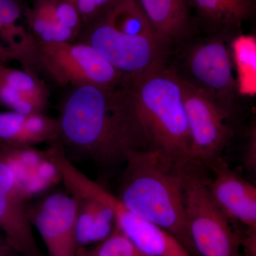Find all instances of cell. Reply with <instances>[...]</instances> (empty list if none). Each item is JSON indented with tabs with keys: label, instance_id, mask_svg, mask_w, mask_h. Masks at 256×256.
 <instances>
[{
	"label": "cell",
	"instance_id": "cell-25",
	"mask_svg": "<svg viewBox=\"0 0 256 256\" xmlns=\"http://www.w3.org/2000/svg\"><path fill=\"white\" fill-rule=\"evenodd\" d=\"M12 250L6 244L0 245V256H10Z\"/></svg>",
	"mask_w": 256,
	"mask_h": 256
},
{
	"label": "cell",
	"instance_id": "cell-2",
	"mask_svg": "<svg viewBox=\"0 0 256 256\" xmlns=\"http://www.w3.org/2000/svg\"><path fill=\"white\" fill-rule=\"evenodd\" d=\"M124 165L118 200L134 214L171 234L190 255L198 256L184 204V174L188 164L146 150L131 152Z\"/></svg>",
	"mask_w": 256,
	"mask_h": 256
},
{
	"label": "cell",
	"instance_id": "cell-1",
	"mask_svg": "<svg viewBox=\"0 0 256 256\" xmlns=\"http://www.w3.org/2000/svg\"><path fill=\"white\" fill-rule=\"evenodd\" d=\"M58 111V141L67 158L110 169L124 164L132 152L149 150L124 79L114 87L69 88Z\"/></svg>",
	"mask_w": 256,
	"mask_h": 256
},
{
	"label": "cell",
	"instance_id": "cell-24",
	"mask_svg": "<svg viewBox=\"0 0 256 256\" xmlns=\"http://www.w3.org/2000/svg\"><path fill=\"white\" fill-rule=\"evenodd\" d=\"M98 8L100 10L101 12L107 8L108 5L110 4L112 0H94Z\"/></svg>",
	"mask_w": 256,
	"mask_h": 256
},
{
	"label": "cell",
	"instance_id": "cell-23",
	"mask_svg": "<svg viewBox=\"0 0 256 256\" xmlns=\"http://www.w3.org/2000/svg\"><path fill=\"white\" fill-rule=\"evenodd\" d=\"M244 164L248 171H256V126H252L248 134L246 146L244 154Z\"/></svg>",
	"mask_w": 256,
	"mask_h": 256
},
{
	"label": "cell",
	"instance_id": "cell-16",
	"mask_svg": "<svg viewBox=\"0 0 256 256\" xmlns=\"http://www.w3.org/2000/svg\"><path fill=\"white\" fill-rule=\"evenodd\" d=\"M160 41L168 46L191 37L188 0H138Z\"/></svg>",
	"mask_w": 256,
	"mask_h": 256
},
{
	"label": "cell",
	"instance_id": "cell-30",
	"mask_svg": "<svg viewBox=\"0 0 256 256\" xmlns=\"http://www.w3.org/2000/svg\"><path fill=\"white\" fill-rule=\"evenodd\" d=\"M2 244H0V245H2Z\"/></svg>",
	"mask_w": 256,
	"mask_h": 256
},
{
	"label": "cell",
	"instance_id": "cell-28",
	"mask_svg": "<svg viewBox=\"0 0 256 256\" xmlns=\"http://www.w3.org/2000/svg\"><path fill=\"white\" fill-rule=\"evenodd\" d=\"M10 256H21L18 255V254H15V252H12L11 254H10Z\"/></svg>",
	"mask_w": 256,
	"mask_h": 256
},
{
	"label": "cell",
	"instance_id": "cell-4",
	"mask_svg": "<svg viewBox=\"0 0 256 256\" xmlns=\"http://www.w3.org/2000/svg\"><path fill=\"white\" fill-rule=\"evenodd\" d=\"M2 50L6 62L18 60L24 69L62 88L114 87L126 78L97 50L85 44L38 42L28 34L15 46H2Z\"/></svg>",
	"mask_w": 256,
	"mask_h": 256
},
{
	"label": "cell",
	"instance_id": "cell-29",
	"mask_svg": "<svg viewBox=\"0 0 256 256\" xmlns=\"http://www.w3.org/2000/svg\"><path fill=\"white\" fill-rule=\"evenodd\" d=\"M246 256L244 255V254H240V256Z\"/></svg>",
	"mask_w": 256,
	"mask_h": 256
},
{
	"label": "cell",
	"instance_id": "cell-9",
	"mask_svg": "<svg viewBox=\"0 0 256 256\" xmlns=\"http://www.w3.org/2000/svg\"><path fill=\"white\" fill-rule=\"evenodd\" d=\"M28 216L48 256H76V207L68 194L54 192L28 205Z\"/></svg>",
	"mask_w": 256,
	"mask_h": 256
},
{
	"label": "cell",
	"instance_id": "cell-26",
	"mask_svg": "<svg viewBox=\"0 0 256 256\" xmlns=\"http://www.w3.org/2000/svg\"><path fill=\"white\" fill-rule=\"evenodd\" d=\"M76 256H95V252H94V250H92V252H78Z\"/></svg>",
	"mask_w": 256,
	"mask_h": 256
},
{
	"label": "cell",
	"instance_id": "cell-5",
	"mask_svg": "<svg viewBox=\"0 0 256 256\" xmlns=\"http://www.w3.org/2000/svg\"><path fill=\"white\" fill-rule=\"evenodd\" d=\"M206 170L185 166L183 198L188 233L198 256H239L240 238L210 195Z\"/></svg>",
	"mask_w": 256,
	"mask_h": 256
},
{
	"label": "cell",
	"instance_id": "cell-22",
	"mask_svg": "<svg viewBox=\"0 0 256 256\" xmlns=\"http://www.w3.org/2000/svg\"><path fill=\"white\" fill-rule=\"evenodd\" d=\"M72 1L80 15L82 26L92 22L100 14V10L98 8L94 0H72Z\"/></svg>",
	"mask_w": 256,
	"mask_h": 256
},
{
	"label": "cell",
	"instance_id": "cell-6",
	"mask_svg": "<svg viewBox=\"0 0 256 256\" xmlns=\"http://www.w3.org/2000/svg\"><path fill=\"white\" fill-rule=\"evenodd\" d=\"M76 42L92 47L126 78L139 76L166 64L170 47L156 37L121 33L100 15L82 26Z\"/></svg>",
	"mask_w": 256,
	"mask_h": 256
},
{
	"label": "cell",
	"instance_id": "cell-8",
	"mask_svg": "<svg viewBox=\"0 0 256 256\" xmlns=\"http://www.w3.org/2000/svg\"><path fill=\"white\" fill-rule=\"evenodd\" d=\"M178 79L191 137L190 164L208 170L233 137L229 122L232 111L180 76Z\"/></svg>",
	"mask_w": 256,
	"mask_h": 256
},
{
	"label": "cell",
	"instance_id": "cell-21",
	"mask_svg": "<svg viewBox=\"0 0 256 256\" xmlns=\"http://www.w3.org/2000/svg\"><path fill=\"white\" fill-rule=\"evenodd\" d=\"M94 250L95 256H150L141 252L116 224L110 235Z\"/></svg>",
	"mask_w": 256,
	"mask_h": 256
},
{
	"label": "cell",
	"instance_id": "cell-18",
	"mask_svg": "<svg viewBox=\"0 0 256 256\" xmlns=\"http://www.w3.org/2000/svg\"><path fill=\"white\" fill-rule=\"evenodd\" d=\"M100 15L124 34L158 38L138 0H112Z\"/></svg>",
	"mask_w": 256,
	"mask_h": 256
},
{
	"label": "cell",
	"instance_id": "cell-15",
	"mask_svg": "<svg viewBox=\"0 0 256 256\" xmlns=\"http://www.w3.org/2000/svg\"><path fill=\"white\" fill-rule=\"evenodd\" d=\"M50 94L40 76L26 69L0 66V104L22 114H45Z\"/></svg>",
	"mask_w": 256,
	"mask_h": 256
},
{
	"label": "cell",
	"instance_id": "cell-11",
	"mask_svg": "<svg viewBox=\"0 0 256 256\" xmlns=\"http://www.w3.org/2000/svg\"><path fill=\"white\" fill-rule=\"evenodd\" d=\"M0 161L12 173L16 188L26 202L62 182L50 144L40 150L0 144Z\"/></svg>",
	"mask_w": 256,
	"mask_h": 256
},
{
	"label": "cell",
	"instance_id": "cell-27",
	"mask_svg": "<svg viewBox=\"0 0 256 256\" xmlns=\"http://www.w3.org/2000/svg\"><path fill=\"white\" fill-rule=\"evenodd\" d=\"M5 62H6V60H4V55H3L1 48H0V66H1L2 64H4Z\"/></svg>",
	"mask_w": 256,
	"mask_h": 256
},
{
	"label": "cell",
	"instance_id": "cell-14",
	"mask_svg": "<svg viewBox=\"0 0 256 256\" xmlns=\"http://www.w3.org/2000/svg\"><path fill=\"white\" fill-rule=\"evenodd\" d=\"M23 14L28 34L38 42L75 43L82 28L72 0H34Z\"/></svg>",
	"mask_w": 256,
	"mask_h": 256
},
{
	"label": "cell",
	"instance_id": "cell-20",
	"mask_svg": "<svg viewBox=\"0 0 256 256\" xmlns=\"http://www.w3.org/2000/svg\"><path fill=\"white\" fill-rule=\"evenodd\" d=\"M23 13L20 0H0V38L5 48L14 46L28 37V30L16 24Z\"/></svg>",
	"mask_w": 256,
	"mask_h": 256
},
{
	"label": "cell",
	"instance_id": "cell-12",
	"mask_svg": "<svg viewBox=\"0 0 256 256\" xmlns=\"http://www.w3.org/2000/svg\"><path fill=\"white\" fill-rule=\"evenodd\" d=\"M90 186L114 210L116 226L141 252L150 256H192L171 234L128 210L100 184L92 181Z\"/></svg>",
	"mask_w": 256,
	"mask_h": 256
},
{
	"label": "cell",
	"instance_id": "cell-19",
	"mask_svg": "<svg viewBox=\"0 0 256 256\" xmlns=\"http://www.w3.org/2000/svg\"><path fill=\"white\" fill-rule=\"evenodd\" d=\"M240 94H252L256 89V41L255 36H238L230 42Z\"/></svg>",
	"mask_w": 256,
	"mask_h": 256
},
{
	"label": "cell",
	"instance_id": "cell-13",
	"mask_svg": "<svg viewBox=\"0 0 256 256\" xmlns=\"http://www.w3.org/2000/svg\"><path fill=\"white\" fill-rule=\"evenodd\" d=\"M28 216V205L12 173L0 161V230L12 252L21 256H44Z\"/></svg>",
	"mask_w": 256,
	"mask_h": 256
},
{
	"label": "cell",
	"instance_id": "cell-3",
	"mask_svg": "<svg viewBox=\"0 0 256 256\" xmlns=\"http://www.w3.org/2000/svg\"><path fill=\"white\" fill-rule=\"evenodd\" d=\"M126 80L149 150L190 164L191 137L174 69L165 64Z\"/></svg>",
	"mask_w": 256,
	"mask_h": 256
},
{
	"label": "cell",
	"instance_id": "cell-17",
	"mask_svg": "<svg viewBox=\"0 0 256 256\" xmlns=\"http://www.w3.org/2000/svg\"><path fill=\"white\" fill-rule=\"evenodd\" d=\"M214 33L236 32L255 10L256 0H192Z\"/></svg>",
	"mask_w": 256,
	"mask_h": 256
},
{
	"label": "cell",
	"instance_id": "cell-7",
	"mask_svg": "<svg viewBox=\"0 0 256 256\" xmlns=\"http://www.w3.org/2000/svg\"><path fill=\"white\" fill-rule=\"evenodd\" d=\"M184 54L185 82L232 111L239 92L230 44L220 35L194 42Z\"/></svg>",
	"mask_w": 256,
	"mask_h": 256
},
{
	"label": "cell",
	"instance_id": "cell-10",
	"mask_svg": "<svg viewBox=\"0 0 256 256\" xmlns=\"http://www.w3.org/2000/svg\"><path fill=\"white\" fill-rule=\"evenodd\" d=\"M208 170L214 176L207 180L210 195L237 234L240 236L246 230L256 232V186L232 169L222 156Z\"/></svg>",
	"mask_w": 256,
	"mask_h": 256
}]
</instances>
